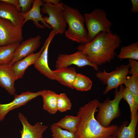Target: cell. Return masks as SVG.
Masks as SVG:
<instances>
[{
    "mask_svg": "<svg viewBox=\"0 0 138 138\" xmlns=\"http://www.w3.org/2000/svg\"><path fill=\"white\" fill-rule=\"evenodd\" d=\"M121 42L119 35L111 31L101 32L92 41L81 44L76 49L86 54L91 63L98 66L110 62L115 57V50Z\"/></svg>",
    "mask_w": 138,
    "mask_h": 138,
    "instance_id": "obj_1",
    "label": "cell"
},
{
    "mask_svg": "<svg viewBox=\"0 0 138 138\" xmlns=\"http://www.w3.org/2000/svg\"><path fill=\"white\" fill-rule=\"evenodd\" d=\"M99 102L98 99H94L79 108L77 114L80 121L75 133L76 138H112V134L118 126L112 124L104 127L95 117Z\"/></svg>",
    "mask_w": 138,
    "mask_h": 138,
    "instance_id": "obj_2",
    "label": "cell"
},
{
    "mask_svg": "<svg viewBox=\"0 0 138 138\" xmlns=\"http://www.w3.org/2000/svg\"><path fill=\"white\" fill-rule=\"evenodd\" d=\"M64 15L68 28L64 33L72 41L83 44L88 42L84 16L77 9L64 4Z\"/></svg>",
    "mask_w": 138,
    "mask_h": 138,
    "instance_id": "obj_3",
    "label": "cell"
},
{
    "mask_svg": "<svg viewBox=\"0 0 138 138\" xmlns=\"http://www.w3.org/2000/svg\"><path fill=\"white\" fill-rule=\"evenodd\" d=\"M120 86L119 90L118 89H115L113 100H110L108 97L102 102L99 103L98 112L96 118L104 127L110 126L111 122L121 115L119 103L123 98V93L125 87L122 85Z\"/></svg>",
    "mask_w": 138,
    "mask_h": 138,
    "instance_id": "obj_4",
    "label": "cell"
},
{
    "mask_svg": "<svg viewBox=\"0 0 138 138\" xmlns=\"http://www.w3.org/2000/svg\"><path fill=\"white\" fill-rule=\"evenodd\" d=\"M43 1L41 11L48 15L43 17L44 21L52 28L55 36L63 34L67 24L64 15V4L62 2L53 4L47 0Z\"/></svg>",
    "mask_w": 138,
    "mask_h": 138,
    "instance_id": "obj_5",
    "label": "cell"
},
{
    "mask_svg": "<svg viewBox=\"0 0 138 138\" xmlns=\"http://www.w3.org/2000/svg\"><path fill=\"white\" fill-rule=\"evenodd\" d=\"M84 17L89 42L101 32H111L112 23L108 19L106 12L103 9H95L89 13H85Z\"/></svg>",
    "mask_w": 138,
    "mask_h": 138,
    "instance_id": "obj_6",
    "label": "cell"
},
{
    "mask_svg": "<svg viewBox=\"0 0 138 138\" xmlns=\"http://www.w3.org/2000/svg\"><path fill=\"white\" fill-rule=\"evenodd\" d=\"M129 64H122L116 67L115 70L107 72L104 70L95 74L96 77L104 84L106 85L103 94H106L110 90L118 89L121 85L124 84L128 75L130 74Z\"/></svg>",
    "mask_w": 138,
    "mask_h": 138,
    "instance_id": "obj_7",
    "label": "cell"
},
{
    "mask_svg": "<svg viewBox=\"0 0 138 138\" xmlns=\"http://www.w3.org/2000/svg\"><path fill=\"white\" fill-rule=\"evenodd\" d=\"M22 28L0 17V46L20 43L24 38Z\"/></svg>",
    "mask_w": 138,
    "mask_h": 138,
    "instance_id": "obj_8",
    "label": "cell"
},
{
    "mask_svg": "<svg viewBox=\"0 0 138 138\" xmlns=\"http://www.w3.org/2000/svg\"><path fill=\"white\" fill-rule=\"evenodd\" d=\"M72 65H76L78 67L89 66L96 71L99 70L98 66L91 63L86 54L79 50L70 54H60L56 61L55 66L56 68H66Z\"/></svg>",
    "mask_w": 138,
    "mask_h": 138,
    "instance_id": "obj_9",
    "label": "cell"
},
{
    "mask_svg": "<svg viewBox=\"0 0 138 138\" xmlns=\"http://www.w3.org/2000/svg\"><path fill=\"white\" fill-rule=\"evenodd\" d=\"M43 91V90L36 92L28 91L19 95L15 94L14 95V99L11 102L5 104L0 103V121H3L6 114L11 111L24 105L32 100L41 96Z\"/></svg>",
    "mask_w": 138,
    "mask_h": 138,
    "instance_id": "obj_10",
    "label": "cell"
},
{
    "mask_svg": "<svg viewBox=\"0 0 138 138\" xmlns=\"http://www.w3.org/2000/svg\"><path fill=\"white\" fill-rule=\"evenodd\" d=\"M55 36L54 31L52 30L43 44L42 52L34 64L35 67L41 74L52 80H55V77L53 71L49 66L48 52L50 44Z\"/></svg>",
    "mask_w": 138,
    "mask_h": 138,
    "instance_id": "obj_11",
    "label": "cell"
},
{
    "mask_svg": "<svg viewBox=\"0 0 138 138\" xmlns=\"http://www.w3.org/2000/svg\"><path fill=\"white\" fill-rule=\"evenodd\" d=\"M41 39V36L38 35L20 43L15 52L12 62L8 65L11 67L16 62L34 53L40 45Z\"/></svg>",
    "mask_w": 138,
    "mask_h": 138,
    "instance_id": "obj_12",
    "label": "cell"
},
{
    "mask_svg": "<svg viewBox=\"0 0 138 138\" xmlns=\"http://www.w3.org/2000/svg\"><path fill=\"white\" fill-rule=\"evenodd\" d=\"M18 117L22 125V129L20 131L21 138H43V134L48 126L40 122L32 125L29 122L27 118L20 112Z\"/></svg>",
    "mask_w": 138,
    "mask_h": 138,
    "instance_id": "obj_13",
    "label": "cell"
},
{
    "mask_svg": "<svg viewBox=\"0 0 138 138\" xmlns=\"http://www.w3.org/2000/svg\"><path fill=\"white\" fill-rule=\"evenodd\" d=\"M24 14L15 6L0 0V17L8 20L14 25L22 28Z\"/></svg>",
    "mask_w": 138,
    "mask_h": 138,
    "instance_id": "obj_14",
    "label": "cell"
},
{
    "mask_svg": "<svg viewBox=\"0 0 138 138\" xmlns=\"http://www.w3.org/2000/svg\"><path fill=\"white\" fill-rule=\"evenodd\" d=\"M41 0H33L32 7L27 13L24 14L23 25L28 21L31 20L35 26L40 29L45 28L51 29L50 26L44 21L41 13V7L43 4Z\"/></svg>",
    "mask_w": 138,
    "mask_h": 138,
    "instance_id": "obj_15",
    "label": "cell"
},
{
    "mask_svg": "<svg viewBox=\"0 0 138 138\" xmlns=\"http://www.w3.org/2000/svg\"><path fill=\"white\" fill-rule=\"evenodd\" d=\"M16 76L8 65H0V87L4 89L11 95L15 94Z\"/></svg>",
    "mask_w": 138,
    "mask_h": 138,
    "instance_id": "obj_16",
    "label": "cell"
},
{
    "mask_svg": "<svg viewBox=\"0 0 138 138\" xmlns=\"http://www.w3.org/2000/svg\"><path fill=\"white\" fill-rule=\"evenodd\" d=\"M44 48L43 46L38 52L30 54L14 63L11 69L16 76V80L22 78L25 71L30 65L34 64Z\"/></svg>",
    "mask_w": 138,
    "mask_h": 138,
    "instance_id": "obj_17",
    "label": "cell"
},
{
    "mask_svg": "<svg viewBox=\"0 0 138 138\" xmlns=\"http://www.w3.org/2000/svg\"><path fill=\"white\" fill-rule=\"evenodd\" d=\"M138 114L134 116L130 123L125 121L118 126L112 134V138H136V131Z\"/></svg>",
    "mask_w": 138,
    "mask_h": 138,
    "instance_id": "obj_18",
    "label": "cell"
},
{
    "mask_svg": "<svg viewBox=\"0 0 138 138\" xmlns=\"http://www.w3.org/2000/svg\"><path fill=\"white\" fill-rule=\"evenodd\" d=\"M53 72L55 80L64 86L74 89L73 83L77 74L75 68H57Z\"/></svg>",
    "mask_w": 138,
    "mask_h": 138,
    "instance_id": "obj_19",
    "label": "cell"
},
{
    "mask_svg": "<svg viewBox=\"0 0 138 138\" xmlns=\"http://www.w3.org/2000/svg\"><path fill=\"white\" fill-rule=\"evenodd\" d=\"M57 94L53 91L44 90L41 96L43 99V109L51 114H54L58 111L57 107Z\"/></svg>",
    "mask_w": 138,
    "mask_h": 138,
    "instance_id": "obj_20",
    "label": "cell"
},
{
    "mask_svg": "<svg viewBox=\"0 0 138 138\" xmlns=\"http://www.w3.org/2000/svg\"><path fill=\"white\" fill-rule=\"evenodd\" d=\"M79 121L80 118L77 116L66 115L56 123L61 128L75 134Z\"/></svg>",
    "mask_w": 138,
    "mask_h": 138,
    "instance_id": "obj_21",
    "label": "cell"
},
{
    "mask_svg": "<svg viewBox=\"0 0 138 138\" xmlns=\"http://www.w3.org/2000/svg\"><path fill=\"white\" fill-rule=\"evenodd\" d=\"M20 43L0 46V65H9L12 62L15 52Z\"/></svg>",
    "mask_w": 138,
    "mask_h": 138,
    "instance_id": "obj_22",
    "label": "cell"
},
{
    "mask_svg": "<svg viewBox=\"0 0 138 138\" xmlns=\"http://www.w3.org/2000/svg\"><path fill=\"white\" fill-rule=\"evenodd\" d=\"M120 59H129L138 60V42L122 47L117 56Z\"/></svg>",
    "mask_w": 138,
    "mask_h": 138,
    "instance_id": "obj_23",
    "label": "cell"
},
{
    "mask_svg": "<svg viewBox=\"0 0 138 138\" xmlns=\"http://www.w3.org/2000/svg\"><path fill=\"white\" fill-rule=\"evenodd\" d=\"M92 84L88 77L81 73H77L73 83V88L78 91H86L91 89Z\"/></svg>",
    "mask_w": 138,
    "mask_h": 138,
    "instance_id": "obj_24",
    "label": "cell"
},
{
    "mask_svg": "<svg viewBox=\"0 0 138 138\" xmlns=\"http://www.w3.org/2000/svg\"><path fill=\"white\" fill-rule=\"evenodd\" d=\"M124 84L133 96L138 107V77L132 75L127 76Z\"/></svg>",
    "mask_w": 138,
    "mask_h": 138,
    "instance_id": "obj_25",
    "label": "cell"
},
{
    "mask_svg": "<svg viewBox=\"0 0 138 138\" xmlns=\"http://www.w3.org/2000/svg\"><path fill=\"white\" fill-rule=\"evenodd\" d=\"M50 129L53 138H76L75 134L63 130L56 123L51 125Z\"/></svg>",
    "mask_w": 138,
    "mask_h": 138,
    "instance_id": "obj_26",
    "label": "cell"
},
{
    "mask_svg": "<svg viewBox=\"0 0 138 138\" xmlns=\"http://www.w3.org/2000/svg\"><path fill=\"white\" fill-rule=\"evenodd\" d=\"M71 103L67 95L65 93L57 94V107L58 111L64 112L71 109Z\"/></svg>",
    "mask_w": 138,
    "mask_h": 138,
    "instance_id": "obj_27",
    "label": "cell"
},
{
    "mask_svg": "<svg viewBox=\"0 0 138 138\" xmlns=\"http://www.w3.org/2000/svg\"><path fill=\"white\" fill-rule=\"evenodd\" d=\"M123 98L129 105L131 111V119L135 116L137 113L138 107L135 103L134 98L129 90L125 87L123 93Z\"/></svg>",
    "mask_w": 138,
    "mask_h": 138,
    "instance_id": "obj_28",
    "label": "cell"
},
{
    "mask_svg": "<svg viewBox=\"0 0 138 138\" xmlns=\"http://www.w3.org/2000/svg\"><path fill=\"white\" fill-rule=\"evenodd\" d=\"M21 12L25 14L31 8L33 0H18Z\"/></svg>",
    "mask_w": 138,
    "mask_h": 138,
    "instance_id": "obj_29",
    "label": "cell"
},
{
    "mask_svg": "<svg viewBox=\"0 0 138 138\" xmlns=\"http://www.w3.org/2000/svg\"><path fill=\"white\" fill-rule=\"evenodd\" d=\"M129 63L130 68V74L132 75L138 77V62L137 60L129 59Z\"/></svg>",
    "mask_w": 138,
    "mask_h": 138,
    "instance_id": "obj_30",
    "label": "cell"
},
{
    "mask_svg": "<svg viewBox=\"0 0 138 138\" xmlns=\"http://www.w3.org/2000/svg\"><path fill=\"white\" fill-rule=\"evenodd\" d=\"M132 7L131 11L135 13H137L138 12V0H131Z\"/></svg>",
    "mask_w": 138,
    "mask_h": 138,
    "instance_id": "obj_31",
    "label": "cell"
},
{
    "mask_svg": "<svg viewBox=\"0 0 138 138\" xmlns=\"http://www.w3.org/2000/svg\"><path fill=\"white\" fill-rule=\"evenodd\" d=\"M2 1L16 6L21 12L18 0H2Z\"/></svg>",
    "mask_w": 138,
    "mask_h": 138,
    "instance_id": "obj_32",
    "label": "cell"
},
{
    "mask_svg": "<svg viewBox=\"0 0 138 138\" xmlns=\"http://www.w3.org/2000/svg\"><path fill=\"white\" fill-rule=\"evenodd\" d=\"M47 1L53 4H56L60 2L59 0H47Z\"/></svg>",
    "mask_w": 138,
    "mask_h": 138,
    "instance_id": "obj_33",
    "label": "cell"
}]
</instances>
